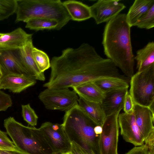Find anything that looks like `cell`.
I'll list each match as a JSON object with an SVG mask.
<instances>
[{
    "instance_id": "cell-1",
    "label": "cell",
    "mask_w": 154,
    "mask_h": 154,
    "mask_svg": "<svg viewBox=\"0 0 154 154\" xmlns=\"http://www.w3.org/2000/svg\"><path fill=\"white\" fill-rule=\"evenodd\" d=\"M49 89L69 88L85 83L106 79H123L119 69L110 59L101 56L87 43L77 48H67L50 61Z\"/></svg>"
},
{
    "instance_id": "cell-2",
    "label": "cell",
    "mask_w": 154,
    "mask_h": 154,
    "mask_svg": "<svg viewBox=\"0 0 154 154\" xmlns=\"http://www.w3.org/2000/svg\"><path fill=\"white\" fill-rule=\"evenodd\" d=\"M102 44L107 58L130 79L134 74L135 60L126 14H119L107 22Z\"/></svg>"
},
{
    "instance_id": "cell-3",
    "label": "cell",
    "mask_w": 154,
    "mask_h": 154,
    "mask_svg": "<svg viewBox=\"0 0 154 154\" xmlns=\"http://www.w3.org/2000/svg\"><path fill=\"white\" fill-rule=\"evenodd\" d=\"M62 124L71 142H75L90 154H99V135L94 130L97 125L78 103L65 112Z\"/></svg>"
},
{
    "instance_id": "cell-4",
    "label": "cell",
    "mask_w": 154,
    "mask_h": 154,
    "mask_svg": "<svg viewBox=\"0 0 154 154\" xmlns=\"http://www.w3.org/2000/svg\"><path fill=\"white\" fill-rule=\"evenodd\" d=\"M15 22H26L34 18H44L56 21L57 30L66 25L71 17L60 0H17Z\"/></svg>"
},
{
    "instance_id": "cell-5",
    "label": "cell",
    "mask_w": 154,
    "mask_h": 154,
    "mask_svg": "<svg viewBox=\"0 0 154 154\" xmlns=\"http://www.w3.org/2000/svg\"><path fill=\"white\" fill-rule=\"evenodd\" d=\"M7 133L16 147L25 154H54L39 129L26 126L10 117L4 121Z\"/></svg>"
},
{
    "instance_id": "cell-6",
    "label": "cell",
    "mask_w": 154,
    "mask_h": 154,
    "mask_svg": "<svg viewBox=\"0 0 154 154\" xmlns=\"http://www.w3.org/2000/svg\"><path fill=\"white\" fill-rule=\"evenodd\" d=\"M129 91L135 104L154 110V65L130 78Z\"/></svg>"
},
{
    "instance_id": "cell-7",
    "label": "cell",
    "mask_w": 154,
    "mask_h": 154,
    "mask_svg": "<svg viewBox=\"0 0 154 154\" xmlns=\"http://www.w3.org/2000/svg\"><path fill=\"white\" fill-rule=\"evenodd\" d=\"M38 97L46 109L66 112L78 103L79 97L69 88H46L40 93Z\"/></svg>"
},
{
    "instance_id": "cell-8",
    "label": "cell",
    "mask_w": 154,
    "mask_h": 154,
    "mask_svg": "<svg viewBox=\"0 0 154 154\" xmlns=\"http://www.w3.org/2000/svg\"><path fill=\"white\" fill-rule=\"evenodd\" d=\"M121 111L106 116L102 126V132L98 138L99 154H118V118Z\"/></svg>"
},
{
    "instance_id": "cell-9",
    "label": "cell",
    "mask_w": 154,
    "mask_h": 154,
    "mask_svg": "<svg viewBox=\"0 0 154 154\" xmlns=\"http://www.w3.org/2000/svg\"><path fill=\"white\" fill-rule=\"evenodd\" d=\"M51 148L54 154L68 153L71 141L62 124L46 122L39 128Z\"/></svg>"
},
{
    "instance_id": "cell-10",
    "label": "cell",
    "mask_w": 154,
    "mask_h": 154,
    "mask_svg": "<svg viewBox=\"0 0 154 154\" xmlns=\"http://www.w3.org/2000/svg\"><path fill=\"white\" fill-rule=\"evenodd\" d=\"M0 69L3 76L9 74L28 76L25 69L21 48H0Z\"/></svg>"
},
{
    "instance_id": "cell-11",
    "label": "cell",
    "mask_w": 154,
    "mask_h": 154,
    "mask_svg": "<svg viewBox=\"0 0 154 154\" xmlns=\"http://www.w3.org/2000/svg\"><path fill=\"white\" fill-rule=\"evenodd\" d=\"M125 8L119 0H99L90 7L91 17L97 24L107 22Z\"/></svg>"
},
{
    "instance_id": "cell-12",
    "label": "cell",
    "mask_w": 154,
    "mask_h": 154,
    "mask_svg": "<svg viewBox=\"0 0 154 154\" xmlns=\"http://www.w3.org/2000/svg\"><path fill=\"white\" fill-rule=\"evenodd\" d=\"M121 134L124 139L135 146L144 144V139L136 124L134 113H120L118 118Z\"/></svg>"
},
{
    "instance_id": "cell-13",
    "label": "cell",
    "mask_w": 154,
    "mask_h": 154,
    "mask_svg": "<svg viewBox=\"0 0 154 154\" xmlns=\"http://www.w3.org/2000/svg\"><path fill=\"white\" fill-rule=\"evenodd\" d=\"M35 80L24 75L9 74L0 79V89H8L14 93H20L35 85Z\"/></svg>"
},
{
    "instance_id": "cell-14",
    "label": "cell",
    "mask_w": 154,
    "mask_h": 154,
    "mask_svg": "<svg viewBox=\"0 0 154 154\" xmlns=\"http://www.w3.org/2000/svg\"><path fill=\"white\" fill-rule=\"evenodd\" d=\"M134 114L136 124L144 140L154 129V110L135 104Z\"/></svg>"
},
{
    "instance_id": "cell-15",
    "label": "cell",
    "mask_w": 154,
    "mask_h": 154,
    "mask_svg": "<svg viewBox=\"0 0 154 154\" xmlns=\"http://www.w3.org/2000/svg\"><path fill=\"white\" fill-rule=\"evenodd\" d=\"M32 34L27 33L18 28L8 33H3L0 36V48H21L32 40Z\"/></svg>"
},
{
    "instance_id": "cell-16",
    "label": "cell",
    "mask_w": 154,
    "mask_h": 154,
    "mask_svg": "<svg viewBox=\"0 0 154 154\" xmlns=\"http://www.w3.org/2000/svg\"><path fill=\"white\" fill-rule=\"evenodd\" d=\"M79 97L89 101L101 103L106 93L94 82L85 83L71 88Z\"/></svg>"
},
{
    "instance_id": "cell-17",
    "label": "cell",
    "mask_w": 154,
    "mask_h": 154,
    "mask_svg": "<svg viewBox=\"0 0 154 154\" xmlns=\"http://www.w3.org/2000/svg\"><path fill=\"white\" fill-rule=\"evenodd\" d=\"M34 47L31 40L21 48L25 69L29 77L36 80L44 81L45 80L44 72L40 70L33 57L32 50Z\"/></svg>"
},
{
    "instance_id": "cell-18",
    "label": "cell",
    "mask_w": 154,
    "mask_h": 154,
    "mask_svg": "<svg viewBox=\"0 0 154 154\" xmlns=\"http://www.w3.org/2000/svg\"><path fill=\"white\" fill-rule=\"evenodd\" d=\"M128 91L122 90L106 93L101 104L106 117L123 109L125 97Z\"/></svg>"
},
{
    "instance_id": "cell-19",
    "label": "cell",
    "mask_w": 154,
    "mask_h": 154,
    "mask_svg": "<svg viewBox=\"0 0 154 154\" xmlns=\"http://www.w3.org/2000/svg\"><path fill=\"white\" fill-rule=\"evenodd\" d=\"M71 20L81 21L91 17L90 7L80 2L67 0L63 2Z\"/></svg>"
},
{
    "instance_id": "cell-20",
    "label": "cell",
    "mask_w": 154,
    "mask_h": 154,
    "mask_svg": "<svg viewBox=\"0 0 154 154\" xmlns=\"http://www.w3.org/2000/svg\"><path fill=\"white\" fill-rule=\"evenodd\" d=\"M79 106L97 125L102 126L106 116L101 103L90 102L79 97Z\"/></svg>"
},
{
    "instance_id": "cell-21",
    "label": "cell",
    "mask_w": 154,
    "mask_h": 154,
    "mask_svg": "<svg viewBox=\"0 0 154 154\" xmlns=\"http://www.w3.org/2000/svg\"><path fill=\"white\" fill-rule=\"evenodd\" d=\"M154 4V0H135L126 14L127 21L130 26H134L138 20Z\"/></svg>"
},
{
    "instance_id": "cell-22",
    "label": "cell",
    "mask_w": 154,
    "mask_h": 154,
    "mask_svg": "<svg viewBox=\"0 0 154 154\" xmlns=\"http://www.w3.org/2000/svg\"><path fill=\"white\" fill-rule=\"evenodd\" d=\"M137 72H141L154 65V42H149L143 48L137 50L134 56Z\"/></svg>"
},
{
    "instance_id": "cell-23",
    "label": "cell",
    "mask_w": 154,
    "mask_h": 154,
    "mask_svg": "<svg viewBox=\"0 0 154 154\" xmlns=\"http://www.w3.org/2000/svg\"><path fill=\"white\" fill-rule=\"evenodd\" d=\"M106 93L113 91L128 89L129 82L124 79H106L94 82Z\"/></svg>"
},
{
    "instance_id": "cell-24",
    "label": "cell",
    "mask_w": 154,
    "mask_h": 154,
    "mask_svg": "<svg viewBox=\"0 0 154 154\" xmlns=\"http://www.w3.org/2000/svg\"><path fill=\"white\" fill-rule=\"evenodd\" d=\"M26 28L35 30L56 29L58 23L55 20L44 18L31 19L26 22Z\"/></svg>"
},
{
    "instance_id": "cell-25",
    "label": "cell",
    "mask_w": 154,
    "mask_h": 154,
    "mask_svg": "<svg viewBox=\"0 0 154 154\" xmlns=\"http://www.w3.org/2000/svg\"><path fill=\"white\" fill-rule=\"evenodd\" d=\"M32 54L35 61L40 70L44 72L51 67V63L48 55L44 51L34 47Z\"/></svg>"
},
{
    "instance_id": "cell-26",
    "label": "cell",
    "mask_w": 154,
    "mask_h": 154,
    "mask_svg": "<svg viewBox=\"0 0 154 154\" xmlns=\"http://www.w3.org/2000/svg\"><path fill=\"white\" fill-rule=\"evenodd\" d=\"M17 5V0H0V21L15 13Z\"/></svg>"
},
{
    "instance_id": "cell-27",
    "label": "cell",
    "mask_w": 154,
    "mask_h": 154,
    "mask_svg": "<svg viewBox=\"0 0 154 154\" xmlns=\"http://www.w3.org/2000/svg\"><path fill=\"white\" fill-rule=\"evenodd\" d=\"M134 26L140 29H150L154 26V4L138 20Z\"/></svg>"
},
{
    "instance_id": "cell-28",
    "label": "cell",
    "mask_w": 154,
    "mask_h": 154,
    "mask_svg": "<svg viewBox=\"0 0 154 154\" xmlns=\"http://www.w3.org/2000/svg\"><path fill=\"white\" fill-rule=\"evenodd\" d=\"M21 107L22 116L23 119L31 126H36L38 117L30 104L22 105Z\"/></svg>"
},
{
    "instance_id": "cell-29",
    "label": "cell",
    "mask_w": 154,
    "mask_h": 154,
    "mask_svg": "<svg viewBox=\"0 0 154 154\" xmlns=\"http://www.w3.org/2000/svg\"><path fill=\"white\" fill-rule=\"evenodd\" d=\"M135 103L133 99L128 91L125 95L123 103V109L124 112L128 114L134 113Z\"/></svg>"
},
{
    "instance_id": "cell-30",
    "label": "cell",
    "mask_w": 154,
    "mask_h": 154,
    "mask_svg": "<svg viewBox=\"0 0 154 154\" xmlns=\"http://www.w3.org/2000/svg\"><path fill=\"white\" fill-rule=\"evenodd\" d=\"M12 104L11 96L0 90V111L6 110Z\"/></svg>"
},
{
    "instance_id": "cell-31",
    "label": "cell",
    "mask_w": 154,
    "mask_h": 154,
    "mask_svg": "<svg viewBox=\"0 0 154 154\" xmlns=\"http://www.w3.org/2000/svg\"><path fill=\"white\" fill-rule=\"evenodd\" d=\"M7 133L0 130V147L20 151L8 137Z\"/></svg>"
},
{
    "instance_id": "cell-32",
    "label": "cell",
    "mask_w": 154,
    "mask_h": 154,
    "mask_svg": "<svg viewBox=\"0 0 154 154\" xmlns=\"http://www.w3.org/2000/svg\"><path fill=\"white\" fill-rule=\"evenodd\" d=\"M144 143L147 148L148 154H154V129L144 139Z\"/></svg>"
},
{
    "instance_id": "cell-33",
    "label": "cell",
    "mask_w": 154,
    "mask_h": 154,
    "mask_svg": "<svg viewBox=\"0 0 154 154\" xmlns=\"http://www.w3.org/2000/svg\"><path fill=\"white\" fill-rule=\"evenodd\" d=\"M71 148L69 154H90L85 149L73 141L71 142Z\"/></svg>"
},
{
    "instance_id": "cell-34",
    "label": "cell",
    "mask_w": 154,
    "mask_h": 154,
    "mask_svg": "<svg viewBox=\"0 0 154 154\" xmlns=\"http://www.w3.org/2000/svg\"><path fill=\"white\" fill-rule=\"evenodd\" d=\"M125 154H148L147 147L144 144L135 146Z\"/></svg>"
},
{
    "instance_id": "cell-35",
    "label": "cell",
    "mask_w": 154,
    "mask_h": 154,
    "mask_svg": "<svg viewBox=\"0 0 154 154\" xmlns=\"http://www.w3.org/2000/svg\"><path fill=\"white\" fill-rule=\"evenodd\" d=\"M0 154H25L23 152L11 149L0 147Z\"/></svg>"
},
{
    "instance_id": "cell-36",
    "label": "cell",
    "mask_w": 154,
    "mask_h": 154,
    "mask_svg": "<svg viewBox=\"0 0 154 154\" xmlns=\"http://www.w3.org/2000/svg\"><path fill=\"white\" fill-rule=\"evenodd\" d=\"M102 126L97 125L94 128V130L95 134L99 135L102 132Z\"/></svg>"
},
{
    "instance_id": "cell-37",
    "label": "cell",
    "mask_w": 154,
    "mask_h": 154,
    "mask_svg": "<svg viewBox=\"0 0 154 154\" xmlns=\"http://www.w3.org/2000/svg\"><path fill=\"white\" fill-rule=\"evenodd\" d=\"M3 76V75L0 69V79H1L2 77Z\"/></svg>"
},
{
    "instance_id": "cell-38",
    "label": "cell",
    "mask_w": 154,
    "mask_h": 154,
    "mask_svg": "<svg viewBox=\"0 0 154 154\" xmlns=\"http://www.w3.org/2000/svg\"><path fill=\"white\" fill-rule=\"evenodd\" d=\"M3 34V33H0V36H1Z\"/></svg>"
},
{
    "instance_id": "cell-39",
    "label": "cell",
    "mask_w": 154,
    "mask_h": 154,
    "mask_svg": "<svg viewBox=\"0 0 154 154\" xmlns=\"http://www.w3.org/2000/svg\"><path fill=\"white\" fill-rule=\"evenodd\" d=\"M69 154V153H63V154Z\"/></svg>"
},
{
    "instance_id": "cell-40",
    "label": "cell",
    "mask_w": 154,
    "mask_h": 154,
    "mask_svg": "<svg viewBox=\"0 0 154 154\" xmlns=\"http://www.w3.org/2000/svg\"></svg>"
}]
</instances>
